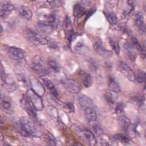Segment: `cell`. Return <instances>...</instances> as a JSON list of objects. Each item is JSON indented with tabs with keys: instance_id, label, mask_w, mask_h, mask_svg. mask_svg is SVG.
I'll return each mask as SVG.
<instances>
[{
	"instance_id": "obj_47",
	"label": "cell",
	"mask_w": 146,
	"mask_h": 146,
	"mask_svg": "<svg viewBox=\"0 0 146 146\" xmlns=\"http://www.w3.org/2000/svg\"><path fill=\"white\" fill-rule=\"evenodd\" d=\"M30 1H34V0H30Z\"/></svg>"
},
{
	"instance_id": "obj_19",
	"label": "cell",
	"mask_w": 146,
	"mask_h": 146,
	"mask_svg": "<svg viewBox=\"0 0 146 146\" xmlns=\"http://www.w3.org/2000/svg\"><path fill=\"white\" fill-rule=\"evenodd\" d=\"M108 85L110 91L115 93H119L121 91V87L119 83L113 76H110L108 78Z\"/></svg>"
},
{
	"instance_id": "obj_37",
	"label": "cell",
	"mask_w": 146,
	"mask_h": 146,
	"mask_svg": "<svg viewBox=\"0 0 146 146\" xmlns=\"http://www.w3.org/2000/svg\"><path fill=\"white\" fill-rule=\"evenodd\" d=\"M46 22H47L48 24L54 27L56 22V18L55 15H48L46 17Z\"/></svg>"
},
{
	"instance_id": "obj_23",
	"label": "cell",
	"mask_w": 146,
	"mask_h": 146,
	"mask_svg": "<svg viewBox=\"0 0 146 146\" xmlns=\"http://www.w3.org/2000/svg\"><path fill=\"white\" fill-rule=\"evenodd\" d=\"M124 48L127 52V56L131 61H135L136 58V54L134 51V47L129 42H127L124 44Z\"/></svg>"
},
{
	"instance_id": "obj_2",
	"label": "cell",
	"mask_w": 146,
	"mask_h": 146,
	"mask_svg": "<svg viewBox=\"0 0 146 146\" xmlns=\"http://www.w3.org/2000/svg\"><path fill=\"white\" fill-rule=\"evenodd\" d=\"M23 35L27 40L35 44L45 45L48 43V40L46 38L29 28H26L24 30Z\"/></svg>"
},
{
	"instance_id": "obj_27",
	"label": "cell",
	"mask_w": 146,
	"mask_h": 146,
	"mask_svg": "<svg viewBox=\"0 0 146 146\" xmlns=\"http://www.w3.org/2000/svg\"><path fill=\"white\" fill-rule=\"evenodd\" d=\"M109 43L110 44L111 47L115 53L119 55L120 54V47L119 46V44L118 42L115 39H109Z\"/></svg>"
},
{
	"instance_id": "obj_3",
	"label": "cell",
	"mask_w": 146,
	"mask_h": 146,
	"mask_svg": "<svg viewBox=\"0 0 146 146\" xmlns=\"http://www.w3.org/2000/svg\"><path fill=\"white\" fill-rule=\"evenodd\" d=\"M75 132L78 136L86 143L90 145H96L97 141L94 134L90 129L84 128H76Z\"/></svg>"
},
{
	"instance_id": "obj_5",
	"label": "cell",
	"mask_w": 146,
	"mask_h": 146,
	"mask_svg": "<svg viewBox=\"0 0 146 146\" xmlns=\"http://www.w3.org/2000/svg\"><path fill=\"white\" fill-rule=\"evenodd\" d=\"M31 69L41 75V76H45L48 74V70L43 64L40 58L37 55L35 56L33 59Z\"/></svg>"
},
{
	"instance_id": "obj_39",
	"label": "cell",
	"mask_w": 146,
	"mask_h": 146,
	"mask_svg": "<svg viewBox=\"0 0 146 146\" xmlns=\"http://www.w3.org/2000/svg\"><path fill=\"white\" fill-rule=\"evenodd\" d=\"M7 75L5 73L4 68L3 67V65L1 64V86L3 84L6 80Z\"/></svg>"
},
{
	"instance_id": "obj_20",
	"label": "cell",
	"mask_w": 146,
	"mask_h": 146,
	"mask_svg": "<svg viewBox=\"0 0 146 146\" xmlns=\"http://www.w3.org/2000/svg\"><path fill=\"white\" fill-rule=\"evenodd\" d=\"M117 122L120 128L123 131H127L131 124L130 120L127 116L123 115L118 116Z\"/></svg>"
},
{
	"instance_id": "obj_12",
	"label": "cell",
	"mask_w": 146,
	"mask_h": 146,
	"mask_svg": "<svg viewBox=\"0 0 146 146\" xmlns=\"http://www.w3.org/2000/svg\"><path fill=\"white\" fill-rule=\"evenodd\" d=\"M2 86L7 92H13L17 88V83L11 75H7L6 82Z\"/></svg>"
},
{
	"instance_id": "obj_21",
	"label": "cell",
	"mask_w": 146,
	"mask_h": 146,
	"mask_svg": "<svg viewBox=\"0 0 146 146\" xmlns=\"http://www.w3.org/2000/svg\"><path fill=\"white\" fill-rule=\"evenodd\" d=\"M78 102L80 106L83 108L86 107H95L92 100L85 95H80L78 97Z\"/></svg>"
},
{
	"instance_id": "obj_44",
	"label": "cell",
	"mask_w": 146,
	"mask_h": 146,
	"mask_svg": "<svg viewBox=\"0 0 146 146\" xmlns=\"http://www.w3.org/2000/svg\"><path fill=\"white\" fill-rule=\"evenodd\" d=\"M95 11V9H91L88 12V14H87V17H86V19H88L94 12Z\"/></svg>"
},
{
	"instance_id": "obj_4",
	"label": "cell",
	"mask_w": 146,
	"mask_h": 146,
	"mask_svg": "<svg viewBox=\"0 0 146 146\" xmlns=\"http://www.w3.org/2000/svg\"><path fill=\"white\" fill-rule=\"evenodd\" d=\"M26 95L36 111H41L43 109L44 105L41 96L36 94L32 88L27 90Z\"/></svg>"
},
{
	"instance_id": "obj_32",
	"label": "cell",
	"mask_w": 146,
	"mask_h": 146,
	"mask_svg": "<svg viewBox=\"0 0 146 146\" xmlns=\"http://www.w3.org/2000/svg\"><path fill=\"white\" fill-rule=\"evenodd\" d=\"M47 64L48 66V67L52 70H53L54 72H58L60 70V68L59 66L58 65V64L54 60H48L47 62Z\"/></svg>"
},
{
	"instance_id": "obj_29",
	"label": "cell",
	"mask_w": 146,
	"mask_h": 146,
	"mask_svg": "<svg viewBox=\"0 0 146 146\" xmlns=\"http://www.w3.org/2000/svg\"><path fill=\"white\" fill-rule=\"evenodd\" d=\"M113 139H115L116 140H117L121 143H125V144H127L129 142V138L123 135V134H121V133H117V134H116L115 135L113 136Z\"/></svg>"
},
{
	"instance_id": "obj_17",
	"label": "cell",
	"mask_w": 146,
	"mask_h": 146,
	"mask_svg": "<svg viewBox=\"0 0 146 146\" xmlns=\"http://www.w3.org/2000/svg\"><path fill=\"white\" fill-rule=\"evenodd\" d=\"M18 15L22 19L26 21H29L32 18L33 13L29 7L22 6L18 9Z\"/></svg>"
},
{
	"instance_id": "obj_16",
	"label": "cell",
	"mask_w": 146,
	"mask_h": 146,
	"mask_svg": "<svg viewBox=\"0 0 146 146\" xmlns=\"http://www.w3.org/2000/svg\"><path fill=\"white\" fill-rule=\"evenodd\" d=\"M44 85L46 87V88L50 91L51 94L55 98H57L58 96V92L57 91V89L52 83V82L49 80L47 78L45 77L44 76L40 77Z\"/></svg>"
},
{
	"instance_id": "obj_40",
	"label": "cell",
	"mask_w": 146,
	"mask_h": 146,
	"mask_svg": "<svg viewBox=\"0 0 146 146\" xmlns=\"http://www.w3.org/2000/svg\"><path fill=\"white\" fill-rule=\"evenodd\" d=\"M64 108L67 110L69 112H74V106L72 103H67L64 105Z\"/></svg>"
},
{
	"instance_id": "obj_11",
	"label": "cell",
	"mask_w": 146,
	"mask_h": 146,
	"mask_svg": "<svg viewBox=\"0 0 146 146\" xmlns=\"http://www.w3.org/2000/svg\"><path fill=\"white\" fill-rule=\"evenodd\" d=\"M94 48L95 51L101 56L105 58H110L111 56H112L113 53L111 51L106 48L102 44V43L99 42V41H96L94 45Z\"/></svg>"
},
{
	"instance_id": "obj_45",
	"label": "cell",
	"mask_w": 146,
	"mask_h": 146,
	"mask_svg": "<svg viewBox=\"0 0 146 146\" xmlns=\"http://www.w3.org/2000/svg\"><path fill=\"white\" fill-rule=\"evenodd\" d=\"M82 2L86 5H90L91 3L92 0H82Z\"/></svg>"
},
{
	"instance_id": "obj_33",
	"label": "cell",
	"mask_w": 146,
	"mask_h": 146,
	"mask_svg": "<svg viewBox=\"0 0 146 146\" xmlns=\"http://www.w3.org/2000/svg\"><path fill=\"white\" fill-rule=\"evenodd\" d=\"M1 104L2 107L8 111H10L11 110V105L10 103V102L7 100H6V99H2V98H1Z\"/></svg>"
},
{
	"instance_id": "obj_46",
	"label": "cell",
	"mask_w": 146,
	"mask_h": 146,
	"mask_svg": "<svg viewBox=\"0 0 146 146\" xmlns=\"http://www.w3.org/2000/svg\"><path fill=\"white\" fill-rule=\"evenodd\" d=\"M144 90L146 91V79L144 82Z\"/></svg>"
},
{
	"instance_id": "obj_13",
	"label": "cell",
	"mask_w": 146,
	"mask_h": 146,
	"mask_svg": "<svg viewBox=\"0 0 146 146\" xmlns=\"http://www.w3.org/2000/svg\"><path fill=\"white\" fill-rule=\"evenodd\" d=\"M30 82L31 85V88L39 95L43 96L44 94V89L40 82L34 77L30 78Z\"/></svg>"
},
{
	"instance_id": "obj_9",
	"label": "cell",
	"mask_w": 146,
	"mask_h": 146,
	"mask_svg": "<svg viewBox=\"0 0 146 146\" xmlns=\"http://www.w3.org/2000/svg\"><path fill=\"white\" fill-rule=\"evenodd\" d=\"M119 70L130 81L135 82L136 80V75L132 68L125 62H120Z\"/></svg>"
},
{
	"instance_id": "obj_25",
	"label": "cell",
	"mask_w": 146,
	"mask_h": 146,
	"mask_svg": "<svg viewBox=\"0 0 146 146\" xmlns=\"http://www.w3.org/2000/svg\"><path fill=\"white\" fill-rule=\"evenodd\" d=\"M104 14L108 23L111 25H115L117 23V18L115 13L111 11H104Z\"/></svg>"
},
{
	"instance_id": "obj_10",
	"label": "cell",
	"mask_w": 146,
	"mask_h": 146,
	"mask_svg": "<svg viewBox=\"0 0 146 146\" xmlns=\"http://www.w3.org/2000/svg\"><path fill=\"white\" fill-rule=\"evenodd\" d=\"M134 25L140 33L146 32V26L144 24V19L142 13L140 11L135 13L133 17Z\"/></svg>"
},
{
	"instance_id": "obj_30",
	"label": "cell",
	"mask_w": 146,
	"mask_h": 146,
	"mask_svg": "<svg viewBox=\"0 0 146 146\" xmlns=\"http://www.w3.org/2000/svg\"><path fill=\"white\" fill-rule=\"evenodd\" d=\"M129 40H130V43L132 44V46L134 47V48L135 49H136L139 51H141V50L143 49V47H142L141 46V44H140V43L138 41L137 39L135 36H131L130 37Z\"/></svg>"
},
{
	"instance_id": "obj_34",
	"label": "cell",
	"mask_w": 146,
	"mask_h": 146,
	"mask_svg": "<svg viewBox=\"0 0 146 146\" xmlns=\"http://www.w3.org/2000/svg\"><path fill=\"white\" fill-rule=\"evenodd\" d=\"M52 7H59L63 4V0H46Z\"/></svg>"
},
{
	"instance_id": "obj_7",
	"label": "cell",
	"mask_w": 146,
	"mask_h": 146,
	"mask_svg": "<svg viewBox=\"0 0 146 146\" xmlns=\"http://www.w3.org/2000/svg\"><path fill=\"white\" fill-rule=\"evenodd\" d=\"M5 51L11 58L15 60H22L25 59L26 56V53L23 50L14 46H7Z\"/></svg>"
},
{
	"instance_id": "obj_18",
	"label": "cell",
	"mask_w": 146,
	"mask_h": 146,
	"mask_svg": "<svg viewBox=\"0 0 146 146\" xmlns=\"http://www.w3.org/2000/svg\"><path fill=\"white\" fill-rule=\"evenodd\" d=\"M79 74L84 87L88 88L92 84V78L90 74L87 73L84 71H81L80 72H79Z\"/></svg>"
},
{
	"instance_id": "obj_31",
	"label": "cell",
	"mask_w": 146,
	"mask_h": 146,
	"mask_svg": "<svg viewBox=\"0 0 146 146\" xmlns=\"http://www.w3.org/2000/svg\"><path fill=\"white\" fill-rule=\"evenodd\" d=\"M90 126L92 131L96 134H99L101 132V128L99 123L96 121V120L89 122Z\"/></svg>"
},
{
	"instance_id": "obj_26",
	"label": "cell",
	"mask_w": 146,
	"mask_h": 146,
	"mask_svg": "<svg viewBox=\"0 0 146 146\" xmlns=\"http://www.w3.org/2000/svg\"><path fill=\"white\" fill-rule=\"evenodd\" d=\"M135 0H127L128 6L124 10L123 15L124 17H128L135 7Z\"/></svg>"
},
{
	"instance_id": "obj_41",
	"label": "cell",
	"mask_w": 146,
	"mask_h": 146,
	"mask_svg": "<svg viewBox=\"0 0 146 146\" xmlns=\"http://www.w3.org/2000/svg\"><path fill=\"white\" fill-rule=\"evenodd\" d=\"M84 47H85V45L83 43L81 42H79L76 43V44L74 48L78 52H82L84 50Z\"/></svg>"
},
{
	"instance_id": "obj_43",
	"label": "cell",
	"mask_w": 146,
	"mask_h": 146,
	"mask_svg": "<svg viewBox=\"0 0 146 146\" xmlns=\"http://www.w3.org/2000/svg\"><path fill=\"white\" fill-rule=\"evenodd\" d=\"M140 56L142 58H146V48H145V47H143L141 51H140Z\"/></svg>"
},
{
	"instance_id": "obj_35",
	"label": "cell",
	"mask_w": 146,
	"mask_h": 146,
	"mask_svg": "<svg viewBox=\"0 0 146 146\" xmlns=\"http://www.w3.org/2000/svg\"><path fill=\"white\" fill-rule=\"evenodd\" d=\"M146 79V72L140 71L136 75V80L139 83H144Z\"/></svg>"
},
{
	"instance_id": "obj_24",
	"label": "cell",
	"mask_w": 146,
	"mask_h": 146,
	"mask_svg": "<svg viewBox=\"0 0 146 146\" xmlns=\"http://www.w3.org/2000/svg\"><path fill=\"white\" fill-rule=\"evenodd\" d=\"M86 9L79 3L76 4L74 6L73 15L76 18H81L86 13Z\"/></svg>"
},
{
	"instance_id": "obj_1",
	"label": "cell",
	"mask_w": 146,
	"mask_h": 146,
	"mask_svg": "<svg viewBox=\"0 0 146 146\" xmlns=\"http://www.w3.org/2000/svg\"><path fill=\"white\" fill-rule=\"evenodd\" d=\"M17 131L23 137H39L42 134L34 123L27 117H21L18 121H14Z\"/></svg>"
},
{
	"instance_id": "obj_38",
	"label": "cell",
	"mask_w": 146,
	"mask_h": 146,
	"mask_svg": "<svg viewBox=\"0 0 146 146\" xmlns=\"http://www.w3.org/2000/svg\"><path fill=\"white\" fill-rule=\"evenodd\" d=\"M124 108H125V105L123 103H117L116 106L115 110V112L117 114H120L124 111Z\"/></svg>"
},
{
	"instance_id": "obj_48",
	"label": "cell",
	"mask_w": 146,
	"mask_h": 146,
	"mask_svg": "<svg viewBox=\"0 0 146 146\" xmlns=\"http://www.w3.org/2000/svg\"><path fill=\"white\" fill-rule=\"evenodd\" d=\"M145 137H146V132H145Z\"/></svg>"
},
{
	"instance_id": "obj_8",
	"label": "cell",
	"mask_w": 146,
	"mask_h": 146,
	"mask_svg": "<svg viewBox=\"0 0 146 146\" xmlns=\"http://www.w3.org/2000/svg\"><path fill=\"white\" fill-rule=\"evenodd\" d=\"M21 104L23 110L27 113V114L31 117H36V110L34 107L33 104L30 100L27 95H23L21 100Z\"/></svg>"
},
{
	"instance_id": "obj_42",
	"label": "cell",
	"mask_w": 146,
	"mask_h": 146,
	"mask_svg": "<svg viewBox=\"0 0 146 146\" xmlns=\"http://www.w3.org/2000/svg\"><path fill=\"white\" fill-rule=\"evenodd\" d=\"M109 4L112 7H115L118 5L119 0H108Z\"/></svg>"
},
{
	"instance_id": "obj_22",
	"label": "cell",
	"mask_w": 146,
	"mask_h": 146,
	"mask_svg": "<svg viewBox=\"0 0 146 146\" xmlns=\"http://www.w3.org/2000/svg\"><path fill=\"white\" fill-rule=\"evenodd\" d=\"M37 27L40 32L46 34H50L54 28L53 26L48 24L47 22L44 21H39L37 23Z\"/></svg>"
},
{
	"instance_id": "obj_6",
	"label": "cell",
	"mask_w": 146,
	"mask_h": 146,
	"mask_svg": "<svg viewBox=\"0 0 146 146\" xmlns=\"http://www.w3.org/2000/svg\"><path fill=\"white\" fill-rule=\"evenodd\" d=\"M61 84L69 92L76 94H78L80 90V88L78 83L74 79L70 78L62 79L60 80Z\"/></svg>"
},
{
	"instance_id": "obj_28",
	"label": "cell",
	"mask_w": 146,
	"mask_h": 146,
	"mask_svg": "<svg viewBox=\"0 0 146 146\" xmlns=\"http://www.w3.org/2000/svg\"><path fill=\"white\" fill-rule=\"evenodd\" d=\"M44 139L45 142L47 145H55L56 144V141L55 137L51 133L48 132L44 133Z\"/></svg>"
},
{
	"instance_id": "obj_36",
	"label": "cell",
	"mask_w": 146,
	"mask_h": 146,
	"mask_svg": "<svg viewBox=\"0 0 146 146\" xmlns=\"http://www.w3.org/2000/svg\"><path fill=\"white\" fill-rule=\"evenodd\" d=\"M104 98H105V100H106V102L109 104H111V105H112L114 103V100H113V96H112V95L111 94V93L109 91H107L106 92L105 94H104Z\"/></svg>"
},
{
	"instance_id": "obj_14",
	"label": "cell",
	"mask_w": 146,
	"mask_h": 146,
	"mask_svg": "<svg viewBox=\"0 0 146 146\" xmlns=\"http://www.w3.org/2000/svg\"><path fill=\"white\" fill-rule=\"evenodd\" d=\"M14 6L10 2H2L1 4L0 14L1 18H5L7 17L9 14L14 10Z\"/></svg>"
},
{
	"instance_id": "obj_15",
	"label": "cell",
	"mask_w": 146,
	"mask_h": 146,
	"mask_svg": "<svg viewBox=\"0 0 146 146\" xmlns=\"http://www.w3.org/2000/svg\"><path fill=\"white\" fill-rule=\"evenodd\" d=\"M95 108V107H86L83 108L84 116L89 122L96 120L97 115Z\"/></svg>"
}]
</instances>
